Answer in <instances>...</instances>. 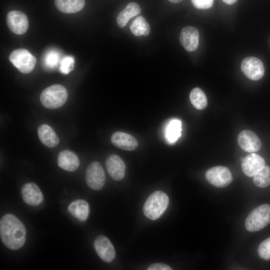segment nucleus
I'll return each instance as SVG.
<instances>
[{"instance_id": "1", "label": "nucleus", "mask_w": 270, "mask_h": 270, "mask_svg": "<svg viewBox=\"0 0 270 270\" xmlns=\"http://www.w3.org/2000/svg\"><path fill=\"white\" fill-rule=\"evenodd\" d=\"M26 229L15 216L8 214L0 220V236L3 244L9 249L16 250L22 248L26 240Z\"/></svg>"}, {"instance_id": "2", "label": "nucleus", "mask_w": 270, "mask_h": 270, "mask_svg": "<svg viewBox=\"0 0 270 270\" xmlns=\"http://www.w3.org/2000/svg\"><path fill=\"white\" fill-rule=\"evenodd\" d=\"M168 203V197L164 192L156 191L146 200L143 207L144 213L148 218L156 220L164 213Z\"/></svg>"}, {"instance_id": "3", "label": "nucleus", "mask_w": 270, "mask_h": 270, "mask_svg": "<svg viewBox=\"0 0 270 270\" xmlns=\"http://www.w3.org/2000/svg\"><path fill=\"white\" fill-rule=\"evenodd\" d=\"M68 96L66 89L60 84H56L46 88L42 92L40 100L46 108L55 109L63 106Z\"/></svg>"}, {"instance_id": "4", "label": "nucleus", "mask_w": 270, "mask_h": 270, "mask_svg": "<svg viewBox=\"0 0 270 270\" xmlns=\"http://www.w3.org/2000/svg\"><path fill=\"white\" fill-rule=\"evenodd\" d=\"M270 222V206L264 204L250 213L245 221V227L249 232H256L264 228Z\"/></svg>"}, {"instance_id": "5", "label": "nucleus", "mask_w": 270, "mask_h": 270, "mask_svg": "<svg viewBox=\"0 0 270 270\" xmlns=\"http://www.w3.org/2000/svg\"><path fill=\"white\" fill-rule=\"evenodd\" d=\"M13 65L22 73L28 74L34 68L36 59L27 50L18 48L13 50L9 56Z\"/></svg>"}, {"instance_id": "6", "label": "nucleus", "mask_w": 270, "mask_h": 270, "mask_svg": "<svg viewBox=\"0 0 270 270\" xmlns=\"http://www.w3.org/2000/svg\"><path fill=\"white\" fill-rule=\"evenodd\" d=\"M206 180L217 188L228 186L232 180L230 170L224 166H216L209 168L205 174Z\"/></svg>"}, {"instance_id": "7", "label": "nucleus", "mask_w": 270, "mask_h": 270, "mask_svg": "<svg viewBox=\"0 0 270 270\" xmlns=\"http://www.w3.org/2000/svg\"><path fill=\"white\" fill-rule=\"evenodd\" d=\"M86 180L88 186L92 190H100L104 186L106 175L100 162L95 161L89 164L86 170Z\"/></svg>"}, {"instance_id": "8", "label": "nucleus", "mask_w": 270, "mask_h": 270, "mask_svg": "<svg viewBox=\"0 0 270 270\" xmlns=\"http://www.w3.org/2000/svg\"><path fill=\"white\" fill-rule=\"evenodd\" d=\"M244 74L252 80H260L264 75V67L262 62L258 58L248 56L244 58L240 64Z\"/></svg>"}, {"instance_id": "9", "label": "nucleus", "mask_w": 270, "mask_h": 270, "mask_svg": "<svg viewBox=\"0 0 270 270\" xmlns=\"http://www.w3.org/2000/svg\"><path fill=\"white\" fill-rule=\"evenodd\" d=\"M6 24L10 30L16 34H24L28 28L27 16L18 10L8 12L6 16Z\"/></svg>"}, {"instance_id": "10", "label": "nucleus", "mask_w": 270, "mask_h": 270, "mask_svg": "<svg viewBox=\"0 0 270 270\" xmlns=\"http://www.w3.org/2000/svg\"><path fill=\"white\" fill-rule=\"evenodd\" d=\"M238 142L240 148L248 152H254L259 150L262 143L255 133L250 130L242 131L238 136Z\"/></svg>"}, {"instance_id": "11", "label": "nucleus", "mask_w": 270, "mask_h": 270, "mask_svg": "<svg viewBox=\"0 0 270 270\" xmlns=\"http://www.w3.org/2000/svg\"><path fill=\"white\" fill-rule=\"evenodd\" d=\"M94 247L99 257L106 262H110L114 258V248L106 236H100L94 242Z\"/></svg>"}, {"instance_id": "12", "label": "nucleus", "mask_w": 270, "mask_h": 270, "mask_svg": "<svg viewBox=\"0 0 270 270\" xmlns=\"http://www.w3.org/2000/svg\"><path fill=\"white\" fill-rule=\"evenodd\" d=\"M107 171L115 180H122L125 175L126 164L116 154L109 156L106 161Z\"/></svg>"}, {"instance_id": "13", "label": "nucleus", "mask_w": 270, "mask_h": 270, "mask_svg": "<svg viewBox=\"0 0 270 270\" xmlns=\"http://www.w3.org/2000/svg\"><path fill=\"white\" fill-rule=\"evenodd\" d=\"M180 40L186 51H194L199 44V32L198 30L192 26L184 27L180 32Z\"/></svg>"}, {"instance_id": "14", "label": "nucleus", "mask_w": 270, "mask_h": 270, "mask_svg": "<svg viewBox=\"0 0 270 270\" xmlns=\"http://www.w3.org/2000/svg\"><path fill=\"white\" fill-rule=\"evenodd\" d=\"M24 202L32 206H37L43 202L42 194L38 186L34 182L24 184L21 190Z\"/></svg>"}, {"instance_id": "15", "label": "nucleus", "mask_w": 270, "mask_h": 270, "mask_svg": "<svg viewBox=\"0 0 270 270\" xmlns=\"http://www.w3.org/2000/svg\"><path fill=\"white\" fill-rule=\"evenodd\" d=\"M265 161L260 156L251 154L243 158L242 168L243 172L249 177L254 176L264 166Z\"/></svg>"}, {"instance_id": "16", "label": "nucleus", "mask_w": 270, "mask_h": 270, "mask_svg": "<svg viewBox=\"0 0 270 270\" xmlns=\"http://www.w3.org/2000/svg\"><path fill=\"white\" fill-rule=\"evenodd\" d=\"M111 142L116 147L125 150H132L138 146L137 140L132 135L121 132H114Z\"/></svg>"}, {"instance_id": "17", "label": "nucleus", "mask_w": 270, "mask_h": 270, "mask_svg": "<svg viewBox=\"0 0 270 270\" xmlns=\"http://www.w3.org/2000/svg\"><path fill=\"white\" fill-rule=\"evenodd\" d=\"M58 164L62 168L68 172H74L77 170L80 166L78 156L74 152L64 150L58 154Z\"/></svg>"}, {"instance_id": "18", "label": "nucleus", "mask_w": 270, "mask_h": 270, "mask_svg": "<svg viewBox=\"0 0 270 270\" xmlns=\"http://www.w3.org/2000/svg\"><path fill=\"white\" fill-rule=\"evenodd\" d=\"M38 138L42 144L49 148H54L59 143V138L52 128L43 124L38 130Z\"/></svg>"}, {"instance_id": "19", "label": "nucleus", "mask_w": 270, "mask_h": 270, "mask_svg": "<svg viewBox=\"0 0 270 270\" xmlns=\"http://www.w3.org/2000/svg\"><path fill=\"white\" fill-rule=\"evenodd\" d=\"M68 212L72 216L80 221H85L89 214V205L83 200H78L72 202L68 206Z\"/></svg>"}, {"instance_id": "20", "label": "nucleus", "mask_w": 270, "mask_h": 270, "mask_svg": "<svg viewBox=\"0 0 270 270\" xmlns=\"http://www.w3.org/2000/svg\"><path fill=\"white\" fill-rule=\"evenodd\" d=\"M54 4L63 13L74 14L84 8L85 0H54Z\"/></svg>"}, {"instance_id": "21", "label": "nucleus", "mask_w": 270, "mask_h": 270, "mask_svg": "<svg viewBox=\"0 0 270 270\" xmlns=\"http://www.w3.org/2000/svg\"><path fill=\"white\" fill-rule=\"evenodd\" d=\"M140 12V8L138 4L134 2L128 3L117 16L118 26L121 28L124 27L131 18L138 14Z\"/></svg>"}, {"instance_id": "22", "label": "nucleus", "mask_w": 270, "mask_h": 270, "mask_svg": "<svg viewBox=\"0 0 270 270\" xmlns=\"http://www.w3.org/2000/svg\"><path fill=\"white\" fill-rule=\"evenodd\" d=\"M130 30L135 36H146L150 34V28L145 18L142 16H139L130 24Z\"/></svg>"}, {"instance_id": "23", "label": "nucleus", "mask_w": 270, "mask_h": 270, "mask_svg": "<svg viewBox=\"0 0 270 270\" xmlns=\"http://www.w3.org/2000/svg\"><path fill=\"white\" fill-rule=\"evenodd\" d=\"M181 126L180 120L178 119H174L168 122L166 130V136L169 142H174L180 136Z\"/></svg>"}, {"instance_id": "24", "label": "nucleus", "mask_w": 270, "mask_h": 270, "mask_svg": "<svg viewBox=\"0 0 270 270\" xmlns=\"http://www.w3.org/2000/svg\"><path fill=\"white\" fill-rule=\"evenodd\" d=\"M190 98L192 104L198 110L204 109L208 105L206 96L199 88H195L192 90Z\"/></svg>"}, {"instance_id": "25", "label": "nucleus", "mask_w": 270, "mask_h": 270, "mask_svg": "<svg viewBox=\"0 0 270 270\" xmlns=\"http://www.w3.org/2000/svg\"><path fill=\"white\" fill-rule=\"evenodd\" d=\"M254 184L260 188H265L270 184V167L264 166L254 176Z\"/></svg>"}, {"instance_id": "26", "label": "nucleus", "mask_w": 270, "mask_h": 270, "mask_svg": "<svg viewBox=\"0 0 270 270\" xmlns=\"http://www.w3.org/2000/svg\"><path fill=\"white\" fill-rule=\"evenodd\" d=\"M60 54L56 50H50L44 55L43 63L44 66L48 70H53L60 64Z\"/></svg>"}, {"instance_id": "27", "label": "nucleus", "mask_w": 270, "mask_h": 270, "mask_svg": "<svg viewBox=\"0 0 270 270\" xmlns=\"http://www.w3.org/2000/svg\"><path fill=\"white\" fill-rule=\"evenodd\" d=\"M74 60L72 56H66L60 60V71L63 74H68L74 68Z\"/></svg>"}, {"instance_id": "28", "label": "nucleus", "mask_w": 270, "mask_h": 270, "mask_svg": "<svg viewBox=\"0 0 270 270\" xmlns=\"http://www.w3.org/2000/svg\"><path fill=\"white\" fill-rule=\"evenodd\" d=\"M258 254L265 260H270V237L264 240L258 246Z\"/></svg>"}, {"instance_id": "29", "label": "nucleus", "mask_w": 270, "mask_h": 270, "mask_svg": "<svg viewBox=\"0 0 270 270\" xmlns=\"http://www.w3.org/2000/svg\"><path fill=\"white\" fill-rule=\"evenodd\" d=\"M214 0H191L193 6L198 9L206 10L211 8Z\"/></svg>"}, {"instance_id": "30", "label": "nucleus", "mask_w": 270, "mask_h": 270, "mask_svg": "<svg viewBox=\"0 0 270 270\" xmlns=\"http://www.w3.org/2000/svg\"><path fill=\"white\" fill-rule=\"evenodd\" d=\"M172 268L167 264L156 263L150 265L148 270H171Z\"/></svg>"}, {"instance_id": "31", "label": "nucleus", "mask_w": 270, "mask_h": 270, "mask_svg": "<svg viewBox=\"0 0 270 270\" xmlns=\"http://www.w3.org/2000/svg\"><path fill=\"white\" fill-rule=\"evenodd\" d=\"M224 3L228 4H232L235 3L237 0H222Z\"/></svg>"}, {"instance_id": "32", "label": "nucleus", "mask_w": 270, "mask_h": 270, "mask_svg": "<svg viewBox=\"0 0 270 270\" xmlns=\"http://www.w3.org/2000/svg\"><path fill=\"white\" fill-rule=\"evenodd\" d=\"M170 2L174 3V4H177L178 2H181L182 0H168Z\"/></svg>"}]
</instances>
